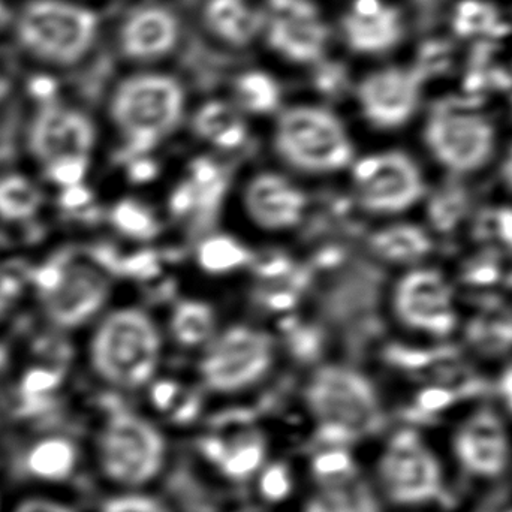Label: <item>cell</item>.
<instances>
[{
	"label": "cell",
	"mask_w": 512,
	"mask_h": 512,
	"mask_svg": "<svg viewBox=\"0 0 512 512\" xmlns=\"http://www.w3.org/2000/svg\"><path fill=\"white\" fill-rule=\"evenodd\" d=\"M102 35L93 0H12L3 18L6 48L32 71L56 77L89 65Z\"/></svg>",
	"instance_id": "6da1fadb"
},
{
	"label": "cell",
	"mask_w": 512,
	"mask_h": 512,
	"mask_svg": "<svg viewBox=\"0 0 512 512\" xmlns=\"http://www.w3.org/2000/svg\"><path fill=\"white\" fill-rule=\"evenodd\" d=\"M98 138V122L77 99L54 89L35 93L21 125L24 164L47 185L65 188L90 170Z\"/></svg>",
	"instance_id": "7a4b0ae2"
},
{
	"label": "cell",
	"mask_w": 512,
	"mask_h": 512,
	"mask_svg": "<svg viewBox=\"0 0 512 512\" xmlns=\"http://www.w3.org/2000/svg\"><path fill=\"white\" fill-rule=\"evenodd\" d=\"M86 361L90 372L108 387H144L155 376L161 361L158 327L137 307L102 312L90 325Z\"/></svg>",
	"instance_id": "3957f363"
},
{
	"label": "cell",
	"mask_w": 512,
	"mask_h": 512,
	"mask_svg": "<svg viewBox=\"0 0 512 512\" xmlns=\"http://www.w3.org/2000/svg\"><path fill=\"white\" fill-rule=\"evenodd\" d=\"M454 478L475 492L512 481V420L496 400L459 412L445 439Z\"/></svg>",
	"instance_id": "277c9868"
},
{
	"label": "cell",
	"mask_w": 512,
	"mask_h": 512,
	"mask_svg": "<svg viewBox=\"0 0 512 512\" xmlns=\"http://www.w3.org/2000/svg\"><path fill=\"white\" fill-rule=\"evenodd\" d=\"M423 140L433 161L450 177L469 179L496 162L501 141L496 120L480 105L447 98L427 111Z\"/></svg>",
	"instance_id": "5b68a950"
},
{
	"label": "cell",
	"mask_w": 512,
	"mask_h": 512,
	"mask_svg": "<svg viewBox=\"0 0 512 512\" xmlns=\"http://www.w3.org/2000/svg\"><path fill=\"white\" fill-rule=\"evenodd\" d=\"M182 84L159 72H134L111 86L105 116L128 146L149 149L170 135L182 120Z\"/></svg>",
	"instance_id": "8992f818"
},
{
	"label": "cell",
	"mask_w": 512,
	"mask_h": 512,
	"mask_svg": "<svg viewBox=\"0 0 512 512\" xmlns=\"http://www.w3.org/2000/svg\"><path fill=\"white\" fill-rule=\"evenodd\" d=\"M306 405L327 441L355 442L381 429V400L372 382L346 366L316 370L306 387Z\"/></svg>",
	"instance_id": "52a82bcc"
},
{
	"label": "cell",
	"mask_w": 512,
	"mask_h": 512,
	"mask_svg": "<svg viewBox=\"0 0 512 512\" xmlns=\"http://www.w3.org/2000/svg\"><path fill=\"white\" fill-rule=\"evenodd\" d=\"M385 496L399 507L424 508L441 504L454 475L447 454L426 436L402 430L388 442L378 466Z\"/></svg>",
	"instance_id": "ba28073f"
},
{
	"label": "cell",
	"mask_w": 512,
	"mask_h": 512,
	"mask_svg": "<svg viewBox=\"0 0 512 512\" xmlns=\"http://www.w3.org/2000/svg\"><path fill=\"white\" fill-rule=\"evenodd\" d=\"M280 158L306 173H333L352 161V143L340 120L312 105L289 108L274 131Z\"/></svg>",
	"instance_id": "9c48e42d"
},
{
	"label": "cell",
	"mask_w": 512,
	"mask_h": 512,
	"mask_svg": "<svg viewBox=\"0 0 512 512\" xmlns=\"http://www.w3.org/2000/svg\"><path fill=\"white\" fill-rule=\"evenodd\" d=\"M99 471L111 483L138 487L152 481L165 459V442L159 430L132 412L110 415L95 442Z\"/></svg>",
	"instance_id": "30bf717a"
},
{
	"label": "cell",
	"mask_w": 512,
	"mask_h": 512,
	"mask_svg": "<svg viewBox=\"0 0 512 512\" xmlns=\"http://www.w3.org/2000/svg\"><path fill=\"white\" fill-rule=\"evenodd\" d=\"M394 309L403 325L433 339L462 327L459 294L450 276L435 267H412L394 289Z\"/></svg>",
	"instance_id": "8fae6325"
},
{
	"label": "cell",
	"mask_w": 512,
	"mask_h": 512,
	"mask_svg": "<svg viewBox=\"0 0 512 512\" xmlns=\"http://www.w3.org/2000/svg\"><path fill=\"white\" fill-rule=\"evenodd\" d=\"M355 194L364 209L378 215H399L427 195L423 170L408 153H376L355 164Z\"/></svg>",
	"instance_id": "7c38bea8"
},
{
	"label": "cell",
	"mask_w": 512,
	"mask_h": 512,
	"mask_svg": "<svg viewBox=\"0 0 512 512\" xmlns=\"http://www.w3.org/2000/svg\"><path fill=\"white\" fill-rule=\"evenodd\" d=\"M273 355V343L267 334L237 325L210 340L201 358V378L218 393L245 390L268 372Z\"/></svg>",
	"instance_id": "4fadbf2b"
},
{
	"label": "cell",
	"mask_w": 512,
	"mask_h": 512,
	"mask_svg": "<svg viewBox=\"0 0 512 512\" xmlns=\"http://www.w3.org/2000/svg\"><path fill=\"white\" fill-rule=\"evenodd\" d=\"M262 14L271 50L294 63L321 59L330 29L312 0H265Z\"/></svg>",
	"instance_id": "5bb4252c"
},
{
	"label": "cell",
	"mask_w": 512,
	"mask_h": 512,
	"mask_svg": "<svg viewBox=\"0 0 512 512\" xmlns=\"http://www.w3.org/2000/svg\"><path fill=\"white\" fill-rule=\"evenodd\" d=\"M424 71L418 68L379 69L358 86V102L364 117L382 129L406 125L420 107Z\"/></svg>",
	"instance_id": "9a60e30c"
},
{
	"label": "cell",
	"mask_w": 512,
	"mask_h": 512,
	"mask_svg": "<svg viewBox=\"0 0 512 512\" xmlns=\"http://www.w3.org/2000/svg\"><path fill=\"white\" fill-rule=\"evenodd\" d=\"M180 26L170 9L143 5L126 12L116 27V50L129 62H153L173 51Z\"/></svg>",
	"instance_id": "2e32d148"
},
{
	"label": "cell",
	"mask_w": 512,
	"mask_h": 512,
	"mask_svg": "<svg viewBox=\"0 0 512 512\" xmlns=\"http://www.w3.org/2000/svg\"><path fill=\"white\" fill-rule=\"evenodd\" d=\"M342 32L357 53H385L403 38L402 15L385 0H352L343 15Z\"/></svg>",
	"instance_id": "e0dca14e"
},
{
	"label": "cell",
	"mask_w": 512,
	"mask_h": 512,
	"mask_svg": "<svg viewBox=\"0 0 512 512\" xmlns=\"http://www.w3.org/2000/svg\"><path fill=\"white\" fill-rule=\"evenodd\" d=\"M303 192L283 176L262 173L246 189V209L256 224L267 230H288L306 212Z\"/></svg>",
	"instance_id": "ac0fdd59"
},
{
	"label": "cell",
	"mask_w": 512,
	"mask_h": 512,
	"mask_svg": "<svg viewBox=\"0 0 512 512\" xmlns=\"http://www.w3.org/2000/svg\"><path fill=\"white\" fill-rule=\"evenodd\" d=\"M47 186L26 164L0 168V227L23 230L41 219L48 206Z\"/></svg>",
	"instance_id": "d6986e66"
},
{
	"label": "cell",
	"mask_w": 512,
	"mask_h": 512,
	"mask_svg": "<svg viewBox=\"0 0 512 512\" xmlns=\"http://www.w3.org/2000/svg\"><path fill=\"white\" fill-rule=\"evenodd\" d=\"M204 20L225 44L245 47L264 27V14L249 0H207Z\"/></svg>",
	"instance_id": "ffe728a7"
},
{
	"label": "cell",
	"mask_w": 512,
	"mask_h": 512,
	"mask_svg": "<svg viewBox=\"0 0 512 512\" xmlns=\"http://www.w3.org/2000/svg\"><path fill=\"white\" fill-rule=\"evenodd\" d=\"M370 246L384 261L417 267L432 254L433 239L426 228L397 224L373 234Z\"/></svg>",
	"instance_id": "44dd1931"
},
{
	"label": "cell",
	"mask_w": 512,
	"mask_h": 512,
	"mask_svg": "<svg viewBox=\"0 0 512 512\" xmlns=\"http://www.w3.org/2000/svg\"><path fill=\"white\" fill-rule=\"evenodd\" d=\"M210 459L218 463L225 475L245 480L258 471L265 456V447L258 435H239L231 441L210 439L206 445Z\"/></svg>",
	"instance_id": "7402d4cb"
},
{
	"label": "cell",
	"mask_w": 512,
	"mask_h": 512,
	"mask_svg": "<svg viewBox=\"0 0 512 512\" xmlns=\"http://www.w3.org/2000/svg\"><path fill=\"white\" fill-rule=\"evenodd\" d=\"M194 126L201 138L221 149H234L246 140L245 120L227 102H207L198 110Z\"/></svg>",
	"instance_id": "603a6c76"
},
{
	"label": "cell",
	"mask_w": 512,
	"mask_h": 512,
	"mask_svg": "<svg viewBox=\"0 0 512 512\" xmlns=\"http://www.w3.org/2000/svg\"><path fill=\"white\" fill-rule=\"evenodd\" d=\"M77 448L65 438H45L32 445L26 456L27 474L47 483H60L77 468Z\"/></svg>",
	"instance_id": "cb8c5ba5"
},
{
	"label": "cell",
	"mask_w": 512,
	"mask_h": 512,
	"mask_svg": "<svg viewBox=\"0 0 512 512\" xmlns=\"http://www.w3.org/2000/svg\"><path fill=\"white\" fill-rule=\"evenodd\" d=\"M304 512H379V507L369 486L354 477L322 487Z\"/></svg>",
	"instance_id": "d4e9b609"
},
{
	"label": "cell",
	"mask_w": 512,
	"mask_h": 512,
	"mask_svg": "<svg viewBox=\"0 0 512 512\" xmlns=\"http://www.w3.org/2000/svg\"><path fill=\"white\" fill-rule=\"evenodd\" d=\"M453 27L462 38L490 39L504 38L508 32L498 9L484 0H463L453 14Z\"/></svg>",
	"instance_id": "484cf974"
},
{
	"label": "cell",
	"mask_w": 512,
	"mask_h": 512,
	"mask_svg": "<svg viewBox=\"0 0 512 512\" xmlns=\"http://www.w3.org/2000/svg\"><path fill=\"white\" fill-rule=\"evenodd\" d=\"M451 183L441 192H436L430 210L436 228L445 233L456 230L466 219L475 216V204L471 192L466 189L465 180L450 177Z\"/></svg>",
	"instance_id": "4316f807"
},
{
	"label": "cell",
	"mask_w": 512,
	"mask_h": 512,
	"mask_svg": "<svg viewBox=\"0 0 512 512\" xmlns=\"http://www.w3.org/2000/svg\"><path fill=\"white\" fill-rule=\"evenodd\" d=\"M171 330L182 345H203L215 337V315L207 304L185 301L174 310Z\"/></svg>",
	"instance_id": "83f0119b"
},
{
	"label": "cell",
	"mask_w": 512,
	"mask_h": 512,
	"mask_svg": "<svg viewBox=\"0 0 512 512\" xmlns=\"http://www.w3.org/2000/svg\"><path fill=\"white\" fill-rule=\"evenodd\" d=\"M234 92L239 104L251 113H268L279 104V84L262 71H248L240 75Z\"/></svg>",
	"instance_id": "f1b7e54d"
},
{
	"label": "cell",
	"mask_w": 512,
	"mask_h": 512,
	"mask_svg": "<svg viewBox=\"0 0 512 512\" xmlns=\"http://www.w3.org/2000/svg\"><path fill=\"white\" fill-rule=\"evenodd\" d=\"M200 264L206 270L213 273H224V271L234 270L246 262V251L227 237H215L207 240L200 249Z\"/></svg>",
	"instance_id": "f546056e"
},
{
	"label": "cell",
	"mask_w": 512,
	"mask_h": 512,
	"mask_svg": "<svg viewBox=\"0 0 512 512\" xmlns=\"http://www.w3.org/2000/svg\"><path fill=\"white\" fill-rule=\"evenodd\" d=\"M313 471L324 486H330L354 478V463L343 451H331L316 457Z\"/></svg>",
	"instance_id": "4dcf8cb0"
},
{
	"label": "cell",
	"mask_w": 512,
	"mask_h": 512,
	"mask_svg": "<svg viewBox=\"0 0 512 512\" xmlns=\"http://www.w3.org/2000/svg\"><path fill=\"white\" fill-rule=\"evenodd\" d=\"M465 512H512V481L475 493Z\"/></svg>",
	"instance_id": "1f68e13d"
},
{
	"label": "cell",
	"mask_w": 512,
	"mask_h": 512,
	"mask_svg": "<svg viewBox=\"0 0 512 512\" xmlns=\"http://www.w3.org/2000/svg\"><path fill=\"white\" fill-rule=\"evenodd\" d=\"M101 512H167L158 501L141 495H120L108 499Z\"/></svg>",
	"instance_id": "d6a6232c"
},
{
	"label": "cell",
	"mask_w": 512,
	"mask_h": 512,
	"mask_svg": "<svg viewBox=\"0 0 512 512\" xmlns=\"http://www.w3.org/2000/svg\"><path fill=\"white\" fill-rule=\"evenodd\" d=\"M11 512H80L63 499L47 495H32L20 499Z\"/></svg>",
	"instance_id": "836d02e7"
},
{
	"label": "cell",
	"mask_w": 512,
	"mask_h": 512,
	"mask_svg": "<svg viewBox=\"0 0 512 512\" xmlns=\"http://www.w3.org/2000/svg\"><path fill=\"white\" fill-rule=\"evenodd\" d=\"M117 219L129 233L141 234V236L152 233L153 221L150 219L149 213L144 212L141 207H137L135 204H126V207H122Z\"/></svg>",
	"instance_id": "e575fe53"
},
{
	"label": "cell",
	"mask_w": 512,
	"mask_h": 512,
	"mask_svg": "<svg viewBox=\"0 0 512 512\" xmlns=\"http://www.w3.org/2000/svg\"><path fill=\"white\" fill-rule=\"evenodd\" d=\"M261 490L268 499H282L291 490L288 472L282 466H273L261 478Z\"/></svg>",
	"instance_id": "d590c367"
},
{
	"label": "cell",
	"mask_w": 512,
	"mask_h": 512,
	"mask_svg": "<svg viewBox=\"0 0 512 512\" xmlns=\"http://www.w3.org/2000/svg\"><path fill=\"white\" fill-rule=\"evenodd\" d=\"M495 400L512 420V360L501 370V375L498 376Z\"/></svg>",
	"instance_id": "8d00e7d4"
},
{
	"label": "cell",
	"mask_w": 512,
	"mask_h": 512,
	"mask_svg": "<svg viewBox=\"0 0 512 512\" xmlns=\"http://www.w3.org/2000/svg\"><path fill=\"white\" fill-rule=\"evenodd\" d=\"M496 167H498V182L505 194L512 197V141L499 150L496 158Z\"/></svg>",
	"instance_id": "74e56055"
},
{
	"label": "cell",
	"mask_w": 512,
	"mask_h": 512,
	"mask_svg": "<svg viewBox=\"0 0 512 512\" xmlns=\"http://www.w3.org/2000/svg\"><path fill=\"white\" fill-rule=\"evenodd\" d=\"M5 42L0 36V102H5L8 99L9 92L12 89V75L8 69V62L5 59Z\"/></svg>",
	"instance_id": "f35d334b"
},
{
	"label": "cell",
	"mask_w": 512,
	"mask_h": 512,
	"mask_svg": "<svg viewBox=\"0 0 512 512\" xmlns=\"http://www.w3.org/2000/svg\"><path fill=\"white\" fill-rule=\"evenodd\" d=\"M505 96H507L508 107L512 114V66L510 71L507 72V80L504 84Z\"/></svg>",
	"instance_id": "ab89813d"
},
{
	"label": "cell",
	"mask_w": 512,
	"mask_h": 512,
	"mask_svg": "<svg viewBox=\"0 0 512 512\" xmlns=\"http://www.w3.org/2000/svg\"><path fill=\"white\" fill-rule=\"evenodd\" d=\"M3 104H5V102H0V123H2Z\"/></svg>",
	"instance_id": "60d3db41"
},
{
	"label": "cell",
	"mask_w": 512,
	"mask_h": 512,
	"mask_svg": "<svg viewBox=\"0 0 512 512\" xmlns=\"http://www.w3.org/2000/svg\"><path fill=\"white\" fill-rule=\"evenodd\" d=\"M508 280H510L511 288H512V270L510 271V274H508Z\"/></svg>",
	"instance_id": "b9f144b4"
},
{
	"label": "cell",
	"mask_w": 512,
	"mask_h": 512,
	"mask_svg": "<svg viewBox=\"0 0 512 512\" xmlns=\"http://www.w3.org/2000/svg\"><path fill=\"white\" fill-rule=\"evenodd\" d=\"M0 512H2V502H0Z\"/></svg>",
	"instance_id": "7bdbcfd3"
}]
</instances>
